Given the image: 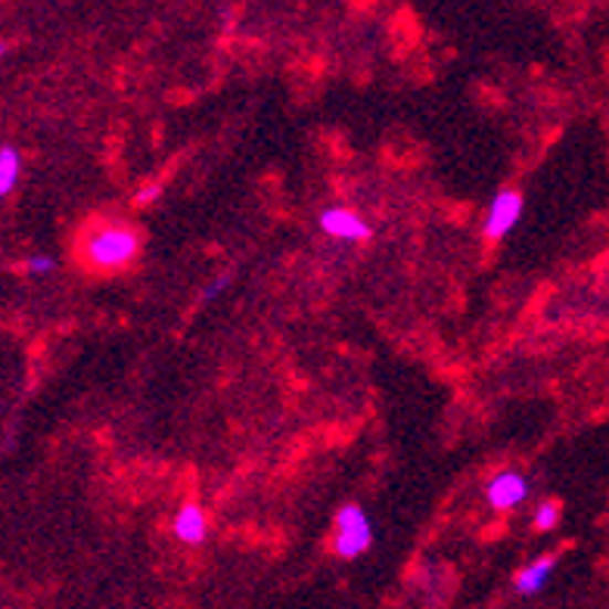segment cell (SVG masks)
I'll return each instance as SVG.
<instances>
[{
	"instance_id": "7",
	"label": "cell",
	"mask_w": 609,
	"mask_h": 609,
	"mask_svg": "<svg viewBox=\"0 0 609 609\" xmlns=\"http://www.w3.org/2000/svg\"><path fill=\"white\" fill-rule=\"evenodd\" d=\"M554 569H557V557L554 554H547L542 560H532L526 569H519L516 578H513V588L519 597H535V594H542L547 588V581L554 576Z\"/></svg>"
},
{
	"instance_id": "8",
	"label": "cell",
	"mask_w": 609,
	"mask_h": 609,
	"mask_svg": "<svg viewBox=\"0 0 609 609\" xmlns=\"http://www.w3.org/2000/svg\"><path fill=\"white\" fill-rule=\"evenodd\" d=\"M22 178V156L17 147H0V197H10Z\"/></svg>"
},
{
	"instance_id": "10",
	"label": "cell",
	"mask_w": 609,
	"mask_h": 609,
	"mask_svg": "<svg viewBox=\"0 0 609 609\" xmlns=\"http://www.w3.org/2000/svg\"><path fill=\"white\" fill-rule=\"evenodd\" d=\"M53 267H56V262L50 255H29L25 259V274H32V277H48V274H53Z\"/></svg>"
},
{
	"instance_id": "2",
	"label": "cell",
	"mask_w": 609,
	"mask_h": 609,
	"mask_svg": "<svg viewBox=\"0 0 609 609\" xmlns=\"http://www.w3.org/2000/svg\"><path fill=\"white\" fill-rule=\"evenodd\" d=\"M333 526H336V535H333V554L339 560H358L370 550L374 544V526H370V516L364 511L358 501H348L343 504L336 516H333Z\"/></svg>"
},
{
	"instance_id": "4",
	"label": "cell",
	"mask_w": 609,
	"mask_h": 609,
	"mask_svg": "<svg viewBox=\"0 0 609 609\" xmlns=\"http://www.w3.org/2000/svg\"><path fill=\"white\" fill-rule=\"evenodd\" d=\"M317 221H321V231L339 243H367L374 237V228L367 224V218L348 206H327Z\"/></svg>"
},
{
	"instance_id": "11",
	"label": "cell",
	"mask_w": 609,
	"mask_h": 609,
	"mask_svg": "<svg viewBox=\"0 0 609 609\" xmlns=\"http://www.w3.org/2000/svg\"><path fill=\"white\" fill-rule=\"evenodd\" d=\"M159 197H162V183H144V187L134 193V206H137V209H147V206H153Z\"/></svg>"
},
{
	"instance_id": "9",
	"label": "cell",
	"mask_w": 609,
	"mask_h": 609,
	"mask_svg": "<svg viewBox=\"0 0 609 609\" xmlns=\"http://www.w3.org/2000/svg\"><path fill=\"white\" fill-rule=\"evenodd\" d=\"M560 516H563L560 501L544 497L542 504L535 507V513H532V526H535V532H554L557 523H560Z\"/></svg>"
},
{
	"instance_id": "6",
	"label": "cell",
	"mask_w": 609,
	"mask_h": 609,
	"mask_svg": "<svg viewBox=\"0 0 609 609\" xmlns=\"http://www.w3.org/2000/svg\"><path fill=\"white\" fill-rule=\"evenodd\" d=\"M171 532H175V538L187 547H199V544L209 538V516L206 511L193 504V501H187L181 511L175 513V519H171Z\"/></svg>"
},
{
	"instance_id": "5",
	"label": "cell",
	"mask_w": 609,
	"mask_h": 609,
	"mask_svg": "<svg viewBox=\"0 0 609 609\" xmlns=\"http://www.w3.org/2000/svg\"><path fill=\"white\" fill-rule=\"evenodd\" d=\"M528 492V479L519 470H497L485 485V501L494 513H511L526 504Z\"/></svg>"
},
{
	"instance_id": "3",
	"label": "cell",
	"mask_w": 609,
	"mask_h": 609,
	"mask_svg": "<svg viewBox=\"0 0 609 609\" xmlns=\"http://www.w3.org/2000/svg\"><path fill=\"white\" fill-rule=\"evenodd\" d=\"M523 209H526V199L519 190H501L494 193L492 202H489V212H485V224H482V237L489 243H501L513 233V228L519 224L523 218Z\"/></svg>"
},
{
	"instance_id": "1",
	"label": "cell",
	"mask_w": 609,
	"mask_h": 609,
	"mask_svg": "<svg viewBox=\"0 0 609 609\" xmlns=\"http://www.w3.org/2000/svg\"><path fill=\"white\" fill-rule=\"evenodd\" d=\"M144 246V233L125 218H99L78 233L75 255L87 274H118L132 267Z\"/></svg>"
},
{
	"instance_id": "12",
	"label": "cell",
	"mask_w": 609,
	"mask_h": 609,
	"mask_svg": "<svg viewBox=\"0 0 609 609\" xmlns=\"http://www.w3.org/2000/svg\"><path fill=\"white\" fill-rule=\"evenodd\" d=\"M228 286H231V274H221V277H214V283H209V286H206L202 298H206V302H212V298L221 296V293H224Z\"/></svg>"
}]
</instances>
